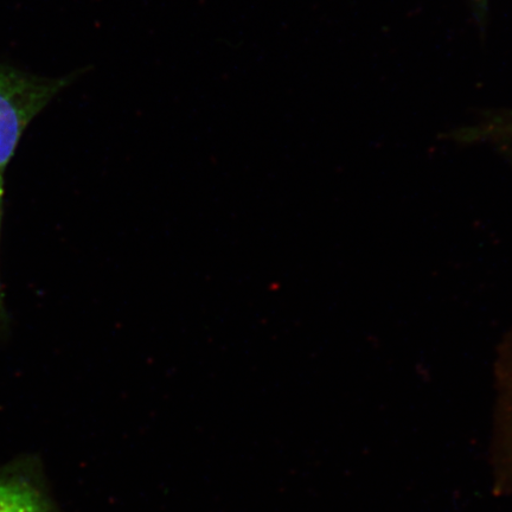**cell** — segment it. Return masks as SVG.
<instances>
[{"mask_svg":"<svg viewBox=\"0 0 512 512\" xmlns=\"http://www.w3.org/2000/svg\"><path fill=\"white\" fill-rule=\"evenodd\" d=\"M499 390L498 484L512 489V332L505 337L497 360Z\"/></svg>","mask_w":512,"mask_h":512,"instance_id":"2","label":"cell"},{"mask_svg":"<svg viewBox=\"0 0 512 512\" xmlns=\"http://www.w3.org/2000/svg\"><path fill=\"white\" fill-rule=\"evenodd\" d=\"M0 512H54L37 486L21 477H0Z\"/></svg>","mask_w":512,"mask_h":512,"instance_id":"3","label":"cell"},{"mask_svg":"<svg viewBox=\"0 0 512 512\" xmlns=\"http://www.w3.org/2000/svg\"><path fill=\"white\" fill-rule=\"evenodd\" d=\"M70 82L0 66V179L32 119Z\"/></svg>","mask_w":512,"mask_h":512,"instance_id":"1","label":"cell"},{"mask_svg":"<svg viewBox=\"0 0 512 512\" xmlns=\"http://www.w3.org/2000/svg\"><path fill=\"white\" fill-rule=\"evenodd\" d=\"M2 202H3V179H0V222H2ZM5 311L3 302L2 285H0V325L4 323Z\"/></svg>","mask_w":512,"mask_h":512,"instance_id":"4","label":"cell"}]
</instances>
